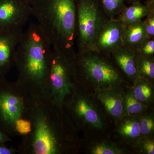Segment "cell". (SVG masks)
I'll list each match as a JSON object with an SVG mask.
<instances>
[{
    "mask_svg": "<svg viewBox=\"0 0 154 154\" xmlns=\"http://www.w3.org/2000/svg\"><path fill=\"white\" fill-rule=\"evenodd\" d=\"M146 17L143 22L147 36L149 39L154 38V7Z\"/></svg>",
    "mask_w": 154,
    "mask_h": 154,
    "instance_id": "d4e9b609",
    "label": "cell"
},
{
    "mask_svg": "<svg viewBox=\"0 0 154 154\" xmlns=\"http://www.w3.org/2000/svg\"><path fill=\"white\" fill-rule=\"evenodd\" d=\"M31 98L17 82H0V129L10 137L17 135L16 125L28 119Z\"/></svg>",
    "mask_w": 154,
    "mask_h": 154,
    "instance_id": "8992f818",
    "label": "cell"
},
{
    "mask_svg": "<svg viewBox=\"0 0 154 154\" xmlns=\"http://www.w3.org/2000/svg\"><path fill=\"white\" fill-rule=\"evenodd\" d=\"M154 7V5L143 4L138 1L126 6L116 18L124 25H132L142 21Z\"/></svg>",
    "mask_w": 154,
    "mask_h": 154,
    "instance_id": "2e32d148",
    "label": "cell"
},
{
    "mask_svg": "<svg viewBox=\"0 0 154 154\" xmlns=\"http://www.w3.org/2000/svg\"><path fill=\"white\" fill-rule=\"evenodd\" d=\"M117 123V132L122 140L134 148L141 138L140 130L139 115L124 116Z\"/></svg>",
    "mask_w": 154,
    "mask_h": 154,
    "instance_id": "5bb4252c",
    "label": "cell"
},
{
    "mask_svg": "<svg viewBox=\"0 0 154 154\" xmlns=\"http://www.w3.org/2000/svg\"><path fill=\"white\" fill-rule=\"evenodd\" d=\"M134 149L138 150L143 154H154V135L141 137L140 140Z\"/></svg>",
    "mask_w": 154,
    "mask_h": 154,
    "instance_id": "603a6c76",
    "label": "cell"
},
{
    "mask_svg": "<svg viewBox=\"0 0 154 154\" xmlns=\"http://www.w3.org/2000/svg\"><path fill=\"white\" fill-rule=\"evenodd\" d=\"M28 119L32 129L22 137L17 153L72 154L79 151L77 130L63 107L46 98H31Z\"/></svg>",
    "mask_w": 154,
    "mask_h": 154,
    "instance_id": "6da1fadb",
    "label": "cell"
},
{
    "mask_svg": "<svg viewBox=\"0 0 154 154\" xmlns=\"http://www.w3.org/2000/svg\"><path fill=\"white\" fill-rule=\"evenodd\" d=\"M124 25L118 19H109L104 24L96 38L95 48L106 55L122 47V32Z\"/></svg>",
    "mask_w": 154,
    "mask_h": 154,
    "instance_id": "30bf717a",
    "label": "cell"
},
{
    "mask_svg": "<svg viewBox=\"0 0 154 154\" xmlns=\"http://www.w3.org/2000/svg\"><path fill=\"white\" fill-rule=\"evenodd\" d=\"M88 151L91 154H124L127 152L124 146L106 140L94 141L88 146Z\"/></svg>",
    "mask_w": 154,
    "mask_h": 154,
    "instance_id": "ac0fdd59",
    "label": "cell"
},
{
    "mask_svg": "<svg viewBox=\"0 0 154 154\" xmlns=\"http://www.w3.org/2000/svg\"><path fill=\"white\" fill-rule=\"evenodd\" d=\"M109 19L100 0H76L77 52L96 51V38Z\"/></svg>",
    "mask_w": 154,
    "mask_h": 154,
    "instance_id": "52a82bcc",
    "label": "cell"
},
{
    "mask_svg": "<svg viewBox=\"0 0 154 154\" xmlns=\"http://www.w3.org/2000/svg\"><path fill=\"white\" fill-rule=\"evenodd\" d=\"M53 49L45 98L58 106L63 107L78 86L74 55L67 54L56 48L53 47Z\"/></svg>",
    "mask_w": 154,
    "mask_h": 154,
    "instance_id": "5b68a950",
    "label": "cell"
},
{
    "mask_svg": "<svg viewBox=\"0 0 154 154\" xmlns=\"http://www.w3.org/2000/svg\"><path fill=\"white\" fill-rule=\"evenodd\" d=\"M138 77L144 78L154 83V56H142L138 55Z\"/></svg>",
    "mask_w": 154,
    "mask_h": 154,
    "instance_id": "ffe728a7",
    "label": "cell"
},
{
    "mask_svg": "<svg viewBox=\"0 0 154 154\" xmlns=\"http://www.w3.org/2000/svg\"><path fill=\"white\" fill-rule=\"evenodd\" d=\"M25 2H28V3H29V4H30V2H31V1H32V0H25Z\"/></svg>",
    "mask_w": 154,
    "mask_h": 154,
    "instance_id": "4dcf8cb0",
    "label": "cell"
},
{
    "mask_svg": "<svg viewBox=\"0 0 154 154\" xmlns=\"http://www.w3.org/2000/svg\"><path fill=\"white\" fill-rule=\"evenodd\" d=\"M145 3L149 5H154V0H145Z\"/></svg>",
    "mask_w": 154,
    "mask_h": 154,
    "instance_id": "f546056e",
    "label": "cell"
},
{
    "mask_svg": "<svg viewBox=\"0 0 154 154\" xmlns=\"http://www.w3.org/2000/svg\"><path fill=\"white\" fill-rule=\"evenodd\" d=\"M32 129V125L29 119H22L19 120L16 125V131L17 135L24 136L29 134Z\"/></svg>",
    "mask_w": 154,
    "mask_h": 154,
    "instance_id": "cb8c5ba5",
    "label": "cell"
},
{
    "mask_svg": "<svg viewBox=\"0 0 154 154\" xmlns=\"http://www.w3.org/2000/svg\"><path fill=\"white\" fill-rule=\"evenodd\" d=\"M124 92L121 87L94 90V98L116 123L123 116Z\"/></svg>",
    "mask_w": 154,
    "mask_h": 154,
    "instance_id": "8fae6325",
    "label": "cell"
},
{
    "mask_svg": "<svg viewBox=\"0 0 154 154\" xmlns=\"http://www.w3.org/2000/svg\"><path fill=\"white\" fill-rule=\"evenodd\" d=\"M23 31L0 30V82L6 79L14 65L16 49Z\"/></svg>",
    "mask_w": 154,
    "mask_h": 154,
    "instance_id": "7c38bea8",
    "label": "cell"
},
{
    "mask_svg": "<svg viewBox=\"0 0 154 154\" xmlns=\"http://www.w3.org/2000/svg\"><path fill=\"white\" fill-rule=\"evenodd\" d=\"M17 153V148L7 146L5 143L0 144V154H16Z\"/></svg>",
    "mask_w": 154,
    "mask_h": 154,
    "instance_id": "4316f807",
    "label": "cell"
},
{
    "mask_svg": "<svg viewBox=\"0 0 154 154\" xmlns=\"http://www.w3.org/2000/svg\"><path fill=\"white\" fill-rule=\"evenodd\" d=\"M74 64L78 85L94 89H104L127 85L122 73L110 56L95 51L75 52Z\"/></svg>",
    "mask_w": 154,
    "mask_h": 154,
    "instance_id": "277c9868",
    "label": "cell"
},
{
    "mask_svg": "<svg viewBox=\"0 0 154 154\" xmlns=\"http://www.w3.org/2000/svg\"><path fill=\"white\" fill-rule=\"evenodd\" d=\"M116 66L126 79L132 83L138 77V55L130 50L122 47L110 54Z\"/></svg>",
    "mask_w": 154,
    "mask_h": 154,
    "instance_id": "4fadbf2b",
    "label": "cell"
},
{
    "mask_svg": "<svg viewBox=\"0 0 154 154\" xmlns=\"http://www.w3.org/2000/svg\"><path fill=\"white\" fill-rule=\"evenodd\" d=\"M31 16L30 4L25 0H0V30H23Z\"/></svg>",
    "mask_w": 154,
    "mask_h": 154,
    "instance_id": "9c48e42d",
    "label": "cell"
},
{
    "mask_svg": "<svg viewBox=\"0 0 154 154\" xmlns=\"http://www.w3.org/2000/svg\"><path fill=\"white\" fill-rule=\"evenodd\" d=\"M31 15L53 47L69 55L75 52L76 0H32Z\"/></svg>",
    "mask_w": 154,
    "mask_h": 154,
    "instance_id": "3957f363",
    "label": "cell"
},
{
    "mask_svg": "<svg viewBox=\"0 0 154 154\" xmlns=\"http://www.w3.org/2000/svg\"><path fill=\"white\" fill-rule=\"evenodd\" d=\"M124 101L123 116L140 115L148 110L149 107L135 99L130 89L124 91Z\"/></svg>",
    "mask_w": 154,
    "mask_h": 154,
    "instance_id": "d6986e66",
    "label": "cell"
},
{
    "mask_svg": "<svg viewBox=\"0 0 154 154\" xmlns=\"http://www.w3.org/2000/svg\"><path fill=\"white\" fill-rule=\"evenodd\" d=\"M105 14L109 19L118 17L126 7L125 0H100Z\"/></svg>",
    "mask_w": 154,
    "mask_h": 154,
    "instance_id": "44dd1931",
    "label": "cell"
},
{
    "mask_svg": "<svg viewBox=\"0 0 154 154\" xmlns=\"http://www.w3.org/2000/svg\"><path fill=\"white\" fill-rule=\"evenodd\" d=\"M135 99L149 107L154 99V83L144 78L138 77L130 88Z\"/></svg>",
    "mask_w": 154,
    "mask_h": 154,
    "instance_id": "e0dca14e",
    "label": "cell"
},
{
    "mask_svg": "<svg viewBox=\"0 0 154 154\" xmlns=\"http://www.w3.org/2000/svg\"><path fill=\"white\" fill-rule=\"evenodd\" d=\"M125 2L127 3L129 5H131L132 3L135 2H138V1H140V0H125Z\"/></svg>",
    "mask_w": 154,
    "mask_h": 154,
    "instance_id": "f1b7e54d",
    "label": "cell"
},
{
    "mask_svg": "<svg viewBox=\"0 0 154 154\" xmlns=\"http://www.w3.org/2000/svg\"><path fill=\"white\" fill-rule=\"evenodd\" d=\"M137 54L142 56H154V38L146 39L142 45Z\"/></svg>",
    "mask_w": 154,
    "mask_h": 154,
    "instance_id": "484cf974",
    "label": "cell"
},
{
    "mask_svg": "<svg viewBox=\"0 0 154 154\" xmlns=\"http://www.w3.org/2000/svg\"><path fill=\"white\" fill-rule=\"evenodd\" d=\"M147 39L143 21L124 25L122 32V47L137 54L142 45Z\"/></svg>",
    "mask_w": 154,
    "mask_h": 154,
    "instance_id": "9a60e30c",
    "label": "cell"
},
{
    "mask_svg": "<svg viewBox=\"0 0 154 154\" xmlns=\"http://www.w3.org/2000/svg\"><path fill=\"white\" fill-rule=\"evenodd\" d=\"M11 141H12V138L0 129V144H5Z\"/></svg>",
    "mask_w": 154,
    "mask_h": 154,
    "instance_id": "83f0119b",
    "label": "cell"
},
{
    "mask_svg": "<svg viewBox=\"0 0 154 154\" xmlns=\"http://www.w3.org/2000/svg\"><path fill=\"white\" fill-rule=\"evenodd\" d=\"M148 110L139 115L140 130L141 137L154 135V114Z\"/></svg>",
    "mask_w": 154,
    "mask_h": 154,
    "instance_id": "7402d4cb",
    "label": "cell"
},
{
    "mask_svg": "<svg viewBox=\"0 0 154 154\" xmlns=\"http://www.w3.org/2000/svg\"><path fill=\"white\" fill-rule=\"evenodd\" d=\"M63 107L77 130L104 132L107 128L106 120L96 99L87 94L81 86H77Z\"/></svg>",
    "mask_w": 154,
    "mask_h": 154,
    "instance_id": "ba28073f",
    "label": "cell"
},
{
    "mask_svg": "<svg viewBox=\"0 0 154 154\" xmlns=\"http://www.w3.org/2000/svg\"><path fill=\"white\" fill-rule=\"evenodd\" d=\"M53 49L43 30L31 23L23 31L16 49L17 84L33 99L45 98Z\"/></svg>",
    "mask_w": 154,
    "mask_h": 154,
    "instance_id": "7a4b0ae2",
    "label": "cell"
}]
</instances>
